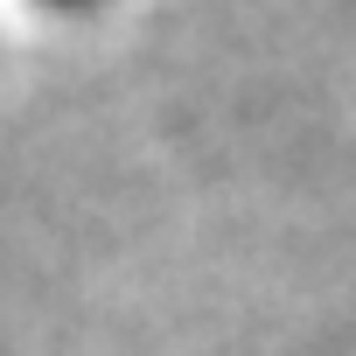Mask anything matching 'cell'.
<instances>
[{"instance_id": "1", "label": "cell", "mask_w": 356, "mask_h": 356, "mask_svg": "<svg viewBox=\"0 0 356 356\" xmlns=\"http://www.w3.org/2000/svg\"><path fill=\"white\" fill-rule=\"evenodd\" d=\"M42 8H63V15H84V8H98V0H42Z\"/></svg>"}]
</instances>
